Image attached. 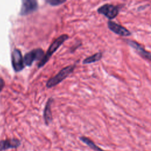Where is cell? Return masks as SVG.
Wrapping results in <instances>:
<instances>
[{"label":"cell","instance_id":"7c38bea8","mask_svg":"<svg viewBox=\"0 0 151 151\" xmlns=\"http://www.w3.org/2000/svg\"><path fill=\"white\" fill-rule=\"evenodd\" d=\"M102 56H103V53L101 52H98L90 57L86 58L83 60V63L84 64H91L93 63H95L96 61H99L101 59Z\"/></svg>","mask_w":151,"mask_h":151},{"label":"cell","instance_id":"6da1fadb","mask_svg":"<svg viewBox=\"0 0 151 151\" xmlns=\"http://www.w3.org/2000/svg\"><path fill=\"white\" fill-rule=\"evenodd\" d=\"M68 38V36L67 34H63L56 38L53 42L50 45L47 52L44 55L43 58L40 61L38 64V68L42 67L50 58L51 55L54 53L55 51L57 50V49L63 44V42Z\"/></svg>","mask_w":151,"mask_h":151},{"label":"cell","instance_id":"5b68a950","mask_svg":"<svg viewBox=\"0 0 151 151\" xmlns=\"http://www.w3.org/2000/svg\"><path fill=\"white\" fill-rule=\"evenodd\" d=\"M12 65L15 71L19 72L24 68V61L21 51L15 48L12 52Z\"/></svg>","mask_w":151,"mask_h":151},{"label":"cell","instance_id":"8992f818","mask_svg":"<svg viewBox=\"0 0 151 151\" xmlns=\"http://www.w3.org/2000/svg\"><path fill=\"white\" fill-rule=\"evenodd\" d=\"M126 41L127 44L133 48L141 57L151 61V53L146 51L141 44L131 40H126Z\"/></svg>","mask_w":151,"mask_h":151},{"label":"cell","instance_id":"30bf717a","mask_svg":"<svg viewBox=\"0 0 151 151\" xmlns=\"http://www.w3.org/2000/svg\"><path fill=\"white\" fill-rule=\"evenodd\" d=\"M52 101H53V99L52 98H50L48 100L46 103V105L44 107L43 116H44V122L46 125H48L52 122V120L51 108Z\"/></svg>","mask_w":151,"mask_h":151},{"label":"cell","instance_id":"9c48e42d","mask_svg":"<svg viewBox=\"0 0 151 151\" xmlns=\"http://www.w3.org/2000/svg\"><path fill=\"white\" fill-rule=\"evenodd\" d=\"M21 144L18 139L12 138L0 140V151H4L9 149L18 147Z\"/></svg>","mask_w":151,"mask_h":151},{"label":"cell","instance_id":"ba28073f","mask_svg":"<svg viewBox=\"0 0 151 151\" xmlns=\"http://www.w3.org/2000/svg\"><path fill=\"white\" fill-rule=\"evenodd\" d=\"M107 27L110 31L119 35L122 37H129L132 35L131 32L127 28L114 21H109L107 22Z\"/></svg>","mask_w":151,"mask_h":151},{"label":"cell","instance_id":"3957f363","mask_svg":"<svg viewBox=\"0 0 151 151\" xmlns=\"http://www.w3.org/2000/svg\"><path fill=\"white\" fill-rule=\"evenodd\" d=\"M97 12L104 15L109 19L115 18L119 14V8L117 5L106 4L97 9Z\"/></svg>","mask_w":151,"mask_h":151},{"label":"cell","instance_id":"7a4b0ae2","mask_svg":"<svg viewBox=\"0 0 151 151\" xmlns=\"http://www.w3.org/2000/svg\"><path fill=\"white\" fill-rule=\"evenodd\" d=\"M75 67V65H71L61 69L55 76L51 77L48 80L46 83L47 87L51 88L57 85L58 83H60L63 80L67 78L71 73H72Z\"/></svg>","mask_w":151,"mask_h":151},{"label":"cell","instance_id":"277c9868","mask_svg":"<svg viewBox=\"0 0 151 151\" xmlns=\"http://www.w3.org/2000/svg\"><path fill=\"white\" fill-rule=\"evenodd\" d=\"M44 51L41 48L34 49L32 51L27 52L24 57L25 65L30 66L32 64L35 60H41L44 56Z\"/></svg>","mask_w":151,"mask_h":151},{"label":"cell","instance_id":"4fadbf2b","mask_svg":"<svg viewBox=\"0 0 151 151\" xmlns=\"http://www.w3.org/2000/svg\"><path fill=\"white\" fill-rule=\"evenodd\" d=\"M47 3H48L50 5L52 6H57L58 5H60L61 4H63L65 2V1H61V0H48L46 1Z\"/></svg>","mask_w":151,"mask_h":151},{"label":"cell","instance_id":"8fae6325","mask_svg":"<svg viewBox=\"0 0 151 151\" xmlns=\"http://www.w3.org/2000/svg\"><path fill=\"white\" fill-rule=\"evenodd\" d=\"M80 140L82 141L83 143L86 144L89 147H90L91 149L95 150V151H106L99 147L98 146H97L94 142L91 140L88 137H87L86 136H81L80 137Z\"/></svg>","mask_w":151,"mask_h":151},{"label":"cell","instance_id":"52a82bcc","mask_svg":"<svg viewBox=\"0 0 151 151\" xmlns=\"http://www.w3.org/2000/svg\"><path fill=\"white\" fill-rule=\"evenodd\" d=\"M38 8L37 1L35 0H24L22 1V6L19 12L21 15L29 14L35 11Z\"/></svg>","mask_w":151,"mask_h":151},{"label":"cell","instance_id":"5bb4252c","mask_svg":"<svg viewBox=\"0 0 151 151\" xmlns=\"http://www.w3.org/2000/svg\"><path fill=\"white\" fill-rule=\"evenodd\" d=\"M4 86H5V81L2 78L0 77V93L2 91Z\"/></svg>","mask_w":151,"mask_h":151}]
</instances>
